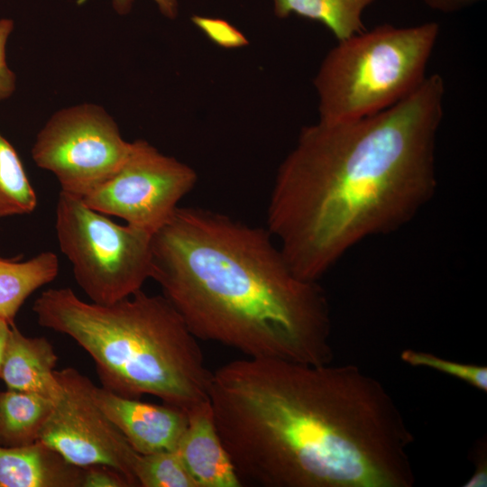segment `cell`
<instances>
[{
	"mask_svg": "<svg viewBox=\"0 0 487 487\" xmlns=\"http://www.w3.org/2000/svg\"><path fill=\"white\" fill-rule=\"evenodd\" d=\"M209 402L244 485L411 487L414 436L384 386L354 364L234 360Z\"/></svg>",
	"mask_w": 487,
	"mask_h": 487,
	"instance_id": "6da1fadb",
	"label": "cell"
},
{
	"mask_svg": "<svg viewBox=\"0 0 487 487\" xmlns=\"http://www.w3.org/2000/svg\"><path fill=\"white\" fill-rule=\"evenodd\" d=\"M445 93L443 78L431 74L381 112L301 129L277 171L266 227L296 275L317 281L354 246L398 230L430 200Z\"/></svg>",
	"mask_w": 487,
	"mask_h": 487,
	"instance_id": "7a4b0ae2",
	"label": "cell"
},
{
	"mask_svg": "<svg viewBox=\"0 0 487 487\" xmlns=\"http://www.w3.org/2000/svg\"><path fill=\"white\" fill-rule=\"evenodd\" d=\"M151 278L198 339L247 357L332 360L326 294L296 275L267 228L179 207L152 234Z\"/></svg>",
	"mask_w": 487,
	"mask_h": 487,
	"instance_id": "3957f363",
	"label": "cell"
},
{
	"mask_svg": "<svg viewBox=\"0 0 487 487\" xmlns=\"http://www.w3.org/2000/svg\"><path fill=\"white\" fill-rule=\"evenodd\" d=\"M32 311L40 326L88 354L103 388L129 398L152 395L186 412L209 400L212 372L198 338L163 295L140 289L102 305L70 288L49 289Z\"/></svg>",
	"mask_w": 487,
	"mask_h": 487,
	"instance_id": "277c9868",
	"label": "cell"
},
{
	"mask_svg": "<svg viewBox=\"0 0 487 487\" xmlns=\"http://www.w3.org/2000/svg\"><path fill=\"white\" fill-rule=\"evenodd\" d=\"M440 25L381 24L338 41L314 78L319 121L339 123L381 112L414 92L437 41Z\"/></svg>",
	"mask_w": 487,
	"mask_h": 487,
	"instance_id": "5b68a950",
	"label": "cell"
},
{
	"mask_svg": "<svg viewBox=\"0 0 487 487\" xmlns=\"http://www.w3.org/2000/svg\"><path fill=\"white\" fill-rule=\"evenodd\" d=\"M55 229L77 283L92 302L109 305L130 297L152 276V234L116 224L61 190Z\"/></svg>",
	"mask_w": 487,
	"mask_h": 487,
	"instance_id": "8992f818",
	"label": "cell"
},
{
	"mask_svg": "<svg viewBox=\"0 0 487 487\" xmlns=\"http://www.w3.org/2000/svg\"><path fill=\"white\" fill-rule=\"evenodd\" d=\"M131 145L101 106L84 104L49 119L37 134L32 158L57 178L61 191L83 198L117 171Z\"/></svg>",
	"mask_w": 487,
	"mask_h": 487,
	"instance_id": "52a82bcc",
	"label": "cell"
},
{
	"mask_svg": "<svg viewBox=\"0 0 487 487\" xmlns=\"http://www.w3.org/2000/svg\"><path fill=\"white\" fill-rule=\"evenodd\" d=\"M197 179L192 168L137 140L117 171L81 199L153 234L171 218Z\"/></svg>",
	"mask_w": 487,
	"mask_h": 487,
	"instance_id": "ba28073f",
	"label": "cell"
},
{
	"mask_svg": "<svg viewBox=\"0 0 487 487\" xmlns=\"http://www.w3.org/2000/svg\"><path fill=\"white\" fill-rule=\"evenodd\" d=\"M60 398L42 427L39 440L78 467L104 465L139 486L135 466L141 454L108 418L93 397L94 383L71 367L54 371Z\"/></svg>",
	"mask_w": 487,
	"mask_h": 487,
	"instance_id": "9c48e42d",
	"label": "cell"
},
{
	"mask_svg": "<svg viewBox=\"0 0 487 487\" xmlns=\"http://www.w3.org/2000/svg\"><path fill=\"white\" fill-rule=\"evenodd\" d=\"M93 397L137 453L176 450L188 423L184 409L166 403L142 402L96 385Z\"/></svg>",
	"mask_w": 487,
	"mask_h": 487,
	"instance_id": "30bf717a",
	"label": "cell"
},
{
	"mask_svg": "<svg viewBox=\"0 0 487 487\" xmlns=\"http://www.w3.org/2000/svg\"><path fill=\"white\" fill-rule=\"evenodd\" d=\"M187 414L176 451L198 486H243L216 429L209 400Z\"/></svg>",
	"mask_w": 487,
	"mask_h": 487,
	"instance_id": "8fae6325",
	"label": "cell"
},
{
	"mask_svg": "<svg viewBox=\"0 0 487 487\" xmlns=\"http://www.w3.org/2000/svg\"><path fill=\"white\" fill-rule=\"evenodd\" d=\"M58 356L43 337L24 335L13 323L0 365L7 389L36 392L56 401L61 387L54 375Z\"/></svg>",
	"mask_w": 487,
	"mask_h": 487,
	"instance_id": "7c38bea8",
	"label": "cell"
},
{
	"mask_svg": "<svg viewBox=\"0 0 487 487\" xmlns=\"http://www.w3.org/2000/svg\"><path fill=\"white\" fill-rule=\"evenodd\" d=\"M82 472L40 440L0 446V487H80Z\"/></svg>",
	"mask_w": 487,
	"mask_h": 487,
	"instance_id": "4fadbf2b",
	"label": "cell"
},
{
	"mask_svg": "<svg viewBox=\"0 0 487 487\" xmlns=\"http://www.w3.org/2000/svg\"><path fill=\"white\" fill-rule=\"evenodd\" d=\"M59 272L56 253L45 251L25 260L0 257V319L10 324L27 298Z\"/></svg>",
	"mask_w": 487,
	"mask_h": 487,
	"instance_id": "5bb4252c",
	"label": "cell"
},
{
	"mask_svg": "<svg viewBox=\"0 0 487 487\" xmlns=\"http://www.w3.org/2000/svg\"><path fill=\"white\" fill-rule=\"evenodd\" d=\"M53 404L36 392L0 391V446L17 447L38 441Z\"/></svg>",
	"mask_w": 487,
	"mask_h": 487,
	"instance_id": "9a60e30c",
	"label": "cell"
},
{
	"mask_svg": "<svg viewBox=\"0 0 487 487\" xmlns=\"http://www.w3.org/2000/svg\"><path fill=\"white\" fill-rule=\"evenodd\" d=\"M279 18L291 14L317 21L326 26L337 41L365 31L363 14L376 0H273Z\"/></svg>",
	"mask_w": 487,
	"mask_h": 487,
	"instance_id": "2e32d148",
	"label": "cell"
},
{
	"mask_svg": "<svg viewBox=\"0 0 487 487\" xmlns=\"http://www.w3.org/2000/svg\"><path fill=\"white\" fill-rule=\"evenodd\" d=\"M36 207V192L21 158L0 133V218L27 215Z\"/></svg>",
	"mask_w": 487,
	"mask_h": 487,
	"instance_id": "e0dca14e",
	"label": "cell"
},
{
	"mask_svg": "<svg viewBox=\"0 0 487 487\" xmlns=\"http://www.w3.org/2000/svg\"><path fill=\"white\" fill-rule=\"evenodd\" d=\"M135 477L142 487H198L176 450L140 455Z\"/></svg>",
	"mask_w": 487,
	"mask_h": 487,
	"instance_id": "ac0fdd59",
	"label": "cell"
},
{
	"mask_svg": "<svg viewBox=\"0 0 487 487\" xmlns=\"http://www.w3.org/2000/svg\"><path fill=\"white\" fill-rule=\"evenodd\" d=\"M400 358L411 366L429 368L456 378L477 390L487 391L486 366L458 363L414 349H405Z\"/></svg>",
	"mask_w": 487,
	"mask_h": 487,
	"instance_id": "d6986e66",
	"label": "cell"
},
{
	"mask_svg": "<svg viewBox=\"0 0 487 487\" xmlns=\"http://www.w3.org/2000/svg\"><path fill=\"white\" fill-rule=\"evenodd\" d=\"M13 29V20L0 19V101L10 97L15 90L16 77L5 59V46Z\"/></svg>",
	"mask_w": 487,
	"mask_h": 487,
	"instance_id": "ffe728a7",
	"label": "cell"
},
{
	"mask_svg": "<svg viewBox=\"0 0 487 487\" xmlns=\"http://www.w3.org/2000/svg\"><path fill=\"white\" fill-rule=\"evenodd\" d=\"M81 487H131L118 472L104 465L83 467Z\"/></svg>",
	"mask_w": 487,
	"mask_h": 487,
	"instance_id": "44dd1931",
	"label": "cell"
},
{
	"mask_svg": "<svg viewBox=\"0 0 487 487\" xmlns=\"http://www.w3.org/2000/svg\"><path fill=\"white\" fill-rule=\"evenodd\" d=\"M194 23L200 27L206 33L220 42L222 45L229 46L226 39H229L232 45L234 46V42L237 45L243 44L244 38L243 35L237 32L234 27L223 20L212 19L207 17L195 16L193 17Z\"/></svg>",
	"mask_w": 487,
	"mask_h": 487,
	"instance_id": "7402d4cb",
	"label": "cell"
},
{
	"mask_svg": "<svg viewBox=\"0 0 487 487\" xmlns=\"http://www.w3.org/2000/svg\"><path fill=\"white\" fill-rule=\"evenodd\" d=\"M471 459L474 465L471 478L464 482V487L487 486V440L478 439L471 453Z\"/></svg>",
	"mask_w": 487,
	"mask_h": 487,
	"instance_id": "603a6c76",
	"label": "cell"
},
{
	"mask_svg": "<svg viewBox=\"0 0 487 487\" xmlns=\"http://www.w3.org/2000/svg\"><path fill=\"white\" fill-rule=\"evenodd\" d=\"M87 0H78V5L86 3ZM133 0H112L115 10L120 14H127L133 5ZM160 11L168 18H175L178 14L177 0H154Z\"/></svg>",
	"mask_w": 487,
	"mask_h": 487,
	"instance_id": "cb8c5ba5",
	"label": "cell"
},
{
	"mask_svg": "<svg viewBox=\"0 0 487 487\" xmlns=\"http://www.w3.org/2000/svg\"><path fill=\"white\" fill-rule=\"evenodd\" d=\"M428 7L442 13H455L483 0H422Z\"/></svg>",
	"mask_w": 487,
	"mask_h": 487,
	"instance_id": "d4e9b609",
	"label": "cell"
},
{
	"mask_svg": "<svg viewBox=\"0 0 487 487\" xmlns=\"http://www.w3.org/2000/svg\"><path fill=\"white\" fill-rule=\"evenodd\" d=\"M11 325L4 319H0V365L2 363L3 354L8 340Z\"/></svg>",
	"mask_w": 487,
	"mask_h": 487,
	"instance_id": "484cf974",
	"label": "cell"
}]
</instances>
